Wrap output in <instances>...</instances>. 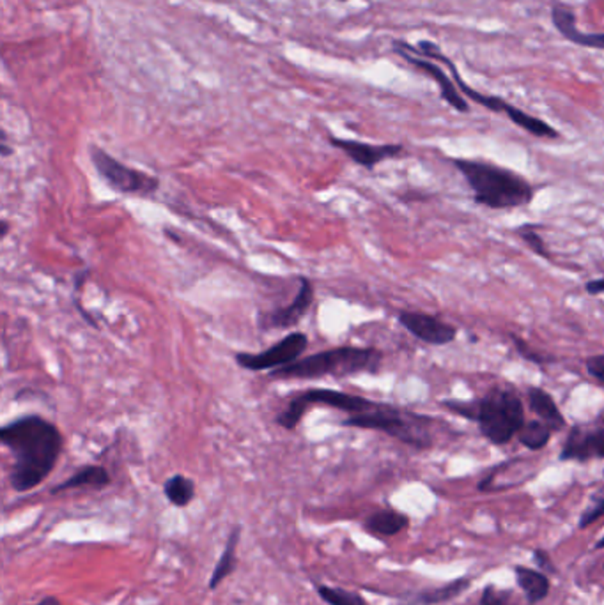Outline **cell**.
Returning a JSON list of instances; mask_svg holds the SVG:
<instances>
[{
  "label": "cell",
  "instance_id": "7",
  "mask_svg": "<svg viewBox=\"0 0 604 605\" xmlns=\"http://www.w3.org/2000/svg\"><path fill=\"white\" fill-rule=\"evenodd\" d=\"M308 338L303 333H291L279 340L275 345L270 349L252 354V352H238L236 354V363L238 367L250 370V372H261V370H277L281 367L291 365L297 359L302 358L303 352L306 351Z\"/></svg>",
  "mask_w": 604,
  "mask_h": 605
},
{
  "label": "cell",
  "instance_id": "22",
  "mask_svg": "<svg viewBox=\"0 0 604 605\" xmlns=\"http://www.w3.org/2000/svg\"><path fill=\"white\" fill-rule=\"evenodd\" d=\"M317 595L321 597V601H324L326 604L330 605H369L362 595L344 590V588H333V586H326V585H319L315 588Z\"/></svg>",
  "mask_w": 604,
  "mask_h": 605
},
{
  "label": "cell",
  "instance_id": "25",
  "mask_svg": "<svg viewBox=\"0 0 604 605\" xmlns=\"http://www.w3.org/2000/svg\"><path fill=\"white\" fill-rule=\"evenodd\" d=\"M480 605H523L521 601L510 592L496 586H486L480 597Z\"/></svg>",
  "mask_w": 604,
  "mask_h": 605
},
{
  "label": "cell",
  "instance_id": "34",
  "mask_svg": "<svg viewBox=\"0 0 604 605\" xmlns=\"http://www.w3.org/2000/svg\"><path fill=\"white\" fill-rule=\"evenodd\" d=\"M596 549H598V551L604 549V536L601 538V540H598V544H596Z\"/></svg>",
  "mask_w": 604,
  "mask_h": 605
},
{
  "label": "cell",
  "instance_id": "13",
  "mask_svg": "<svg viewBox=\"0 0 604 605\" xmlns=\"http://www.w3.org/2000/svg\"><path fill=\"white\" fill-rule=\"evenodd\" d=\"M551 21L557 27V30L567 37L571 43L587 46V48H598L604 50V34H584L576 27V14L564 7V5H553L551 9Z\"/></svg>",
  "mask_w": 604,
  "mask_h": 605
},
{
  "label": "cell",
  "instance_id": "12",
  "mask_svg": "<svg viewBox=\"0 0 604 605\" xmlns=\"http://www.w3.org/2000/svg\"><path fill=\"white\" fill-rule=\"evenodd\" d=\"M394 50H396L397 55H401L404 60H408L412 66H415L419 71L426 73L428 77H431L438 84L442 98L453 107V110L462 112V114L469 112V105L466 103V98L459 93L457 85L453 84V80L445 75V71L438 64H435L431 60H424L422 57H415V55H412V53H408L401 48H394Z\"/></svg>",
  "mask_w": 604,
  "mask_h": 605
},
{
  "label": "cell",
  "instance_id": "36",
  "mask_svg": "<svg viewBox=\"0 0 604 605\" xmlns=\"http://www.w3.org/2000/svg\"><path fill=\"white\" fill-rule=\"evenodd\" d=\"M601 418H603V422H604V409H603V415H601Z\"/></svg>",
  "mask_w": 604,
  "mask_h": 605
},
{
  "label": "cell",
  "instance_id": "6",
  "mask_svg": "<svg viewBox=\"0 0 604 605\" xmlns=\"http://www.w3.org/2000/svg\"><path fill=\"white\" fill-rule=\"evenodd\" d=\"M91 161L109 188L121 195L152 197L159 188V179L148 172L132 168L98 146H91Z\"/></svg>",
  "mask_w": 604,
  "mask_h": 605
},
{
  "label": "cell",
  "instance_id": "10",
  "mask_svg": "<svg viewBox=\"0 0 604 605\" xmlns=\"http://www.w3.org/2000/svg\"><path fill=\"white\" fill-rule=\"evenodd\" d=\"M298 284H300L298 293L291 304L281 306L270 313L261 315L259 326L263 329H290L302 320L303 315L310 310L314 302V286L305 277H300Z\"/></svg>",
  "mask_w": 604,
  "mask_h": 605
},
{
  "label": "cell",
  "instance_id": "27",
  "mask_svg": "<svg viewBox=\"0 0 604 605\" xmlns=\"http://www.w3.org/2000/svg\"><path fill=\"white\" fill-rule=\"evenodd\" d=\"M510 338H512V342H514V345H516L518 354H519L521 358H525L526 361H532V363H535V365H546L548 361H553V359H548L546 356L535 352L523 338H519V336H516V335H510Z\"/></svg>",
  "mask_w": 604,
  "mask_h": 605
},
{
  "label": "cell",
  "instance_id": "24",
  "mask_svg": "<svg viewBox=\"0 0 604 605\" xmlns=\"http://www.w3.org/2000/svg\"><path fill=\"white\" fill-rule=\"evenodd\" d=\"M518 236L526 243V246L539 257H544V259H551L550 252H548V246H546V241L543 239V236L535 230V227L532 225H521L518 229Z\"/></svg>",
  "mask_w": 604,
  "mask_h": 605
},
{
  "label": "cell",
  "instance_id": "4",
  "mask_svg": "<svg viewBox=\"0 0 604 605\" xmlns=\"http://www.w3.org/2000/svg\"><path fill=\"white\" fill-rule=\"evenodd\" d=\"M381 363L383 352L380 349L342 345L300 358L291 365L272 370L270 377L277 381L351 377L358 374H378Z\"/></svg>",
  "mask_w": 604,
  "mask_h": 605
},
{
  "label": "cell",
  "instance_id": "29",
  "mask_svg": "<svg viewBox=\"0 0 604 605\" xmlns=\"http://www.w3.org/2000/svg\"><path fill=\"white\" fill-rule=\"evenodd\" d=\"M534 561H535V565H537L543 572H546V574H557V569H555V565H553V561H551V558H550V554H548L546 551L535 549V551H534Z\"/></svg>",
  "mask_w": 604,
  "mask_h": 605
},
{
  "label": "cell",
  "instance_id": "8",
  "mask_svg": "<svg viewBox=\"0 0 604 605\" xmlns=\"http://www.w3.org/2000/svg\"><path fill=\"white\" fill-rule=\"evenodd\" d=\"M399 324L415 338L429 345H449L457 338V329L453 324L422 311H401Z\"/></svg>",
  "mask_w": 604,
  "mask_h": 605
},
{
  "label": "cell",
  "instance_id": "26",
  "mask_svg": "<svg viewBox=\"0 0 604 605\" xmlns=\"http://www.w3.org/2000/svg\"><path fill=\"white\" fill-rule=\"evenodd\" d=\"M442 404L455 415L477 422V400H444Z\"/></svg>",
  "mask_w": 604,
  "mask_h": 605
},
{
  "label": "cell",
  "instance_id": "20",
  "mask_svg": "<svg viewBox=\"0 0 604 605\" xmlns=\"http://www.w3.org/2000/svg\"><path fill=\"white\" fill-rule=\"evenodd\" d=\"M469 586H471V579L469 577H459V579H455V581L445 585V586L422 592L417 597V602H420L422 605L445 604V602H451L453 599L461 597Z\"/></svg>",
  "mask_w": 604,
  "mask_h": 605
},
{
  "label": "cell",
  "instance_id": "1",
  "mask_svg": "<svg viewBox=\"0 0 604 605\" xmlns=\"http://www.w3.org/2000/svg\"><path fill=\"white\" fill-rule=\"evenodd\" d=\"M315 406L346 413L347 416L340 422L342 427L378 431L419 450L433 445L429 432L433 420L428 415L333 390H306L298 393L290 400L288 407L279 413L277 424L286 431H295L308 407Z\"/></svg>",
  "mask_w": 604,
  "mask_h": 605
},
{
  "label": "cell",
  "instance_id": "3",
  "mask_svg": "<svg viewBox=\"0 0 604 605\" xmlns=\"http://www.w3.org/2000/svg\"><path fill=\"white\" fill-rule=\"evenodd\" d=\"M453 166L468 182L473 200L489 209H518L534 200L532 184L519 173L480 159L453 157Z\"/></svg>",
  "mask_w": 604,
  "mask_h": 605
},
{
  "label": "cell",
  "instance_id": "28",
  "mask_svg": "<svg viewBox=\"0 0 604 605\" xmlns=\"http://www.w3.org/2000/svg\"><path fill=\"white\" fill-rule=\"evenodd\" d=\"M585 368H587L589 375H592L596 381H600L604 386V354L591 356L585 361Z\"/></svg>",
  "mask_w": 604,
  "mask_h": 605
},
{
  "label": "cell",
  "instance_id": "21",
  "mask_svg": "<svg viewBox=\"0 0 604 605\" xmlns=\"http://www.w3.org/2000/svg\"><path fill=\"white\" fill-rule=\"evenodd\" d=\"M551 436H553V431L546 424H543L541 420H532V422H525V425L521 427L516 438L525 448L532 452H539L546 448Z\"/></svg>",
  "mask_w": 604,
  "mask_h": 605
},
{
  "label": "cell",
  "instance_id": "31",
  "mask_svg": "<svg viewBox=\"0 0 604 605\" xmlns=\"http://www.w3.org/2000/svg\"><path fill=\"white\" fill-rule=\"evenodd\" d=\"M29 605H62L55 597H45L43 601H39V602H36V604H29Z\"/></svg>",
  "mask_w": 604,
  "mask_h": 605
},
{
  "label": "cell",
  "instance_id": "15",
  "mask_svg": "<svg viewBox=\"0 0 604 605\" xmlns=\"http://www.w3.org/2000/svg\"><path fill=\"white\" fill-rule=\"evenodd\" d=\"M410 526L408 515L397 512V510H380L369 515L363 522V529L371 533L372 536L385 538V536H396L401 531H404Z\"/></svg>",
  "mask_w": 604,
  "mask_h": 605
},
{
  "label": "cell",
  "instance_id": "14",
  "mask_svg": "<svg viewBox=\"0 0 604 605\" xmlns=\"http://www.w3.org/2000/svg\"><path fill=\"white\" fill-rule=\"evenodd\" d=\"M526 399H528L530 411L543 424H546L553 432H559V431L566 429V418H564L562 411L559 409L555 399L548 391H544L543 388L532 386L526 391Z\"/></svg>",
  "mask_w": 604,
  "mask_h": 605
},
{
  "label": "cell",
  "instance_id": "19",
  "mask_svg": "<svg viewBox=\"0 0 604 605\" xmlns=\"http://www.w3.org/2000/svg\"><path fill=\"white\" fill-rule=\"evenodd\" d=\"M163 494L175 508H186L195 497V483L184 474H174L165 481Z\"/></svg>",
  "mask_w": 604,
  "mask_h": 605
},
{
  "label": "cell",
  "instance_id": "18",
  "mask_svg": "<svg viewBox=\"0 0 604 605\" xmlns=\"http://www.w3.org/2000/svg\"><path fill=\"white\" fill-rule=\"evenodd\" d=\"M240 538H241V528L240 526H234L227 536V544L224 547V553L220 556V560L216 561V567L209 577V583H208V590H216L236 569L238 565V558H236V549H238V544H240Z\"/></svg>",
  "mask_w": 604,
  "mask_h": 605
},
{
  "label": "cell",
  "instance_id": "23",
  "mask_svg": "<svg viewBox=\"0 0 604 605\" xmlns=\"http://www.w3.org/2000/svg\"><path fill=\"white\" fill-rule=\"evenodd\" d=\"M601 517H604V485L591 496V501L580 517V529L592 526Z\"/></svg>",
  "mask_w": 604,
  "mask_h": 605
},
{
  "label": "cell",
  "instance_id": "30",
  "mask_svg": "<svg viewBox=\"0 0 604 605\" xmlns=\"http://www.w3.org/2000/svg\"><path fill=\"white\" fill-rule=\"evenodd\" d=\"M585 291L592 296H600V294H604V278H596V280H591L585 284Z\"/></svg>",
  "mask_w": 604,
  "mask_h": 605
},
{
  "label": "cell",
  "instance_id": "2",
  "mask_svg": "<svg viewBox=\"0 0 604 605\" xmlns=\"http://www.w3.org/2000/svg\"><path fill=\"white\" fill-rule=\"evenodd\" d=\"M0 441L14 458L9 481L16 492L39 487L53 471L64 445L61 431L39 415H23L4 425Z\"/></svg>",
  "mask_w": 604,
  "mask_h": 605
},
{
  "label": "cell",
  "instance_id": "32",
  "mask_svg": "<svg viewBox=\"0 0 604 605\" xmlns=\"http://www.w3.org/2000/svg\"><path fill=\"white\" fill-rule=\"evenodd\" d=\"M0 151H2V156H4V157H7V156L12 152L9 149L7 142H5V133H4V132H2V146H0Z\"/></svg>",
  "mask_w": 604,
  "mask_h": 605
},
{
  "label": "cell",
  "instance_id": "16",
  "mask_svg": "<svg viewBox=\"0 0 604 605\" xmlns=\"http://www.w3.org/2000/svg\"><path fill=\"white\" fill-rule=\"evenodd\" d=\"M110 474L103 465H86L82 469H78L73 476H69L68 480H64L62 483L55 485L50 492L52 494H61L66 490H73V488H105L107 485H110Z\"/></svg>",
  "mask_w": 604,
  "mask_h": 605
},
{
  "label": "cell",
  "instance_id": "11",
  "mask_svg": "<svg viewBox=\"0 0 604 605\" xmlns=\"http://www.w3.org/2000/svg\"><path fill=\"white\" fill-rule=\"evenodd\" d=\"M330 144L344 152L347 157H351L356 165L372 170L376 165H380L385 159H392L401 156L404 148L401 144H383V146H374V144H365L358 141H346V139H337L330 137Z\"/></svg>",
  "mask_w": 604,
  "mask_h": 605
},
{
  "label": "cell",
  "instance_id": "5",
  "mask_svg": "<svg viewBox=\"0 0 604 605\" xmlns=\"http://www.w3.org/2000/svg\"><path fill=\"white\" fill-rule=\"evenodd\" d=\"M525 422V406L514 390L493 388L477 400V425L493 445L510 443Z\"/></svg>",
  "mask_w": 604,
  "mask_h": 605
},
{
  "label": "cell",
  "instance_id": "35",
  "mask_svg": "<svg viewBox=\"0 0 604 605\" xmlns=\"http://www.w3.org/2000/svg\"><path fill=\"white\" fill-rule=\"evenodd\" d=\"M339 2H349V0H339Z\"/></svg>",
  "mask_w": 604,
  "mask_h": 605
},
{
  "label": "cell",
  "instance_id": "17",
  "mask_svg": "<svg viewBox=\"0 0 604 605\" xmlns=\"http://www.w3.org/2000/svg\"><path fill=\"white\" fill-rule=\"evenodd\" d=\"M514 574H516V583H518L519 590L525 593L528 604H539L541 601H544L548 597V593L551 590V583L548 579V574H543L539 570L526 569V567H516Z\"/></svg>",
  "mask_w": 604,
  "mask_h": 605
},
{
  "label": "cell",
  "instance_id": "33",
  "mask_svg": "<svg viewBox=\"0 0 604 605\" xmlns=\"http://www.w3.org/2000/svg\"><path fill=\"white\" fill-rule=\"evenodd\" d=\"M7 230H9V223L5 222V220H2V227H0V238L4 239L5 238V234H7Z\"/></svg>",
  "mask_w": 604,
  "mask_h": 605
},
{
  "label": "cell",
  "instance_id": "9",
  "mask_svg": "<svg viewBox=\"0 0 604 605\" xmlns=\"http://www.w3.org/2000/svg\"><path fill=\"white\" fill-rule=\"evenodd\" d=\"M594 458H604V425H575L567 434L560 460L589 462Z\"/></svg>",
  "mask_w": 604,
  "mask_h": 605
}]
</instances>
